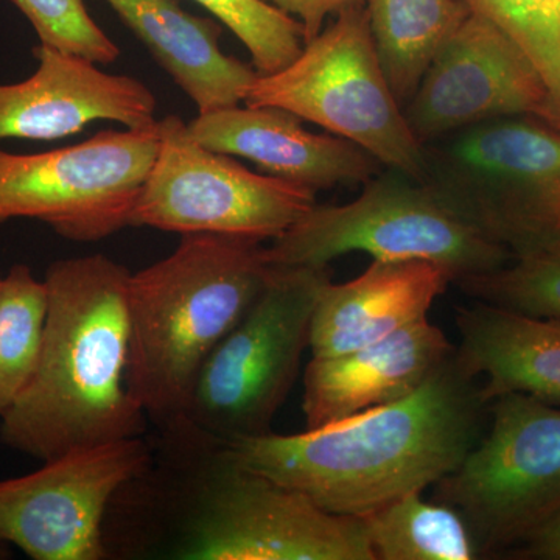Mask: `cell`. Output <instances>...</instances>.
Segmentation results:
<instances>
[{"label": "cell", "instance_id": "cell-26", "mask_svg": "<svg viewBox=\"0 0 560 560\" xmlns=\"http://www.w3.org/2000/svg\"><path fill=\"white\" fill-rule=\"evenodd\" d=\"M27 18L39 44L80 55L97 65L120 57L119 47L95 24L83 0H11Z\"/></svg>", "mask_w": 560, "mask_h": 560}, {"label": "cell", "instance_id": "cell-8", "mask_svg": "<svg viewBox=\"0 0 560 560\" xmlns=\"http://www.w3.org/2000/svg\"><path fill=\"white\" fill-rule=\"evenodd\" d=\"M433 492L480 556L517 548L560 510V407L518 393L489 401L488 431Z\"/></svg>", "mask_w": 560, "mask_h": 560}, {"label": "cell", "instance_id": "cell-29", "mask_svg": "<svg viewBox=\"0 0 560 560\" xmlns=\"http://www.w3.org/2000/svg\"><path fill=\"white\" fill-rule=\"evenodd\" d=\"M9 556V550H7V544L0 541V559H5Z\"/></svg>", "mask_w": 560, "mask_h": 560}, {"label": "cell", "instance_id": "cell-6", "mask_svg": "<svg viewBox=\"0 0 560 560\" xmlns=\"http://www.w3.org/2000/svg\"><path fill=\"white\" fill-rule=\"evenodd\" d=\"M420 183L514 253L560 232V130L504 117L431 140Z\"/></svg>", "mask_w": 560, "mask_h": 560}, {"label": "cell", "instance_id": "cell-11", "mask_svg": "<svg viewBox=\"0 0 560 560\" xmlns=\"http://www.w3.org/2000/svg\"><path fill=\"white\" fill-rule=\"evenodd\" d=\"M219 469L191 515L179 558L189 560H375L364 523L235 463Z\"/></svg>", "mask_w": 560, "mask_h": 560}, {"label": "cell", "instance_id": "cell-4", "mask_svg": "<svg viewBox=\"0 0 560 560\" xmlns=\"http://www.w3.org/2000/svg\"><path fill=\"white\" fill-rule=\"evenodd\" d=\"M329 267H271L249 311L210 352L183 427L223 448L271 433L311 350Z\"/></svg>", "mask_w": 560, "mask_h": 560}, {"label": "cell", "instance_id": "cell-2", "mask_svg": "<svg viewBox=\"0 0 560 560\" xmlns=\"http://www.w3.org/2000/svg\"><path fill=\"white\" fill-rule=\"evenodd\" d=\"M130 276L103 254L47 268L38 363L0 419L7 447L46 463L73 448L143 433L145 412L127 385Z\"/></svg>", "mask_w": 560, "mask_h": 560}, {"label": "cell", "instance_id": "cell-24", "mask_svg": "<svg viewBox=\"0 0 560 560\" xmlns=\"http://www.w3.org/2000/svg\"><path fill=\"white\" fill-rule=\"evenodd\" d=\"M500 27L540 73L560 128V0H460Z\"/></svg>", "mask_w": 560, "mask_h": 560}, {"label": "cell", "instance_id": "cell-10", "mask_svg": "<svg viewBox=\"0 0 560 560\" xmlns=\"http://www.w3.org/2000/svg\"><path fill=\"white\" fill-rule=\"evenodd\" d=\"M158 147L156 121L46 153L0 150V224L39 220L68 241H103L131 226Z\"/></svg>", "mask_w": 560, "mask_h": 560}, {"label": "cell", "instance_id": "cell-1", "mask_svg": "<svg viewBox=\"0 0 560 560\" xmlns=\"http://www.w3.org/2000/svg\"><path fill=\"white\" fill-rule=\"evenodd\" d=\"M488 416L480 383L453 355L404 399L298 434L271 431L221 451L331 514L361 518L407 493L433 488L455 470L480 441Z\"/></svg>", "mask_w": 560, "mask_h": 560}, {"label": "cell", "instance_id": "cell-3", "mask_svg": "<svg viewBox=\"0 0 560 560\" xmlns=\"http://www.w3.org/2000/svg\"><path fill=\"white\" fill-rule=\"evenodd\" d=\"M271 265L261 242L183 235L128 282L127 385L147 419L183 427L205 361L259 296Z\"/></svg>", "mask_w": 560, "mask_h": 560}, {"label": "cell", "instance_id": "cell-23", "mask_svg": "<svg viewBox=\"0 0 560 560\" xmlns=\"http://www.w3.org/2000/svg\"><path fill=\"white\" fill-rule=\"evenodd\" d=\"M46 313V283L14 265L0 287V419L35 372Z\"/></svg>", "mask_w": 560, "mask_h": 560}, {"label": "cell", "instance_id": "cell-21", "mask_svg": "<svg viewBox=\"0 0 560 560\" xmlns=\"http://www.w3.org/2000/svg\"><path fill=\"white\" fill-rule=\"evenodd\" d=\"M422 493H407L361 517L374 559H480L463 515Z\"/></svg>", "mask_w": 560, "mask_h": 560}, {"label": "cell", "instance_id": "cell-30", "mask_svg": "<svg viewBox=\"0 0 560 560\" xmlns=\"http://www.w3.org/2000/svg\"><path fill=\"white\" fill-rule=\"evenodd\" d=\"M2 276H0V287H2Z\"/></svg>", "mask_w": 560, "mask_h": 560}, {"label": "cell", "instance_id": "cell-15", "mask_svg": "<svg viewBox=\"0 0 560 560\" xmlns=\"http://www.w3.org/2000/svg\"><path fill=\"white\" fill-rule=\"evenodd\" d=\"M302 119L276 106H226L198 113L187 124L206 149L245 158L276 178L318 191L374 178L378 162L335 135L305 130Z\"/></svg>", "mask_w": 560, "mask_h": 560}, {"label": "cell", "instance_id": "cell-9", "mask_svg": "<svg viewBox=\"0 0 560 560\" xmlns=\"http://www.w3.org/2000/svg\"><path fill=\"white\" fill-rule=\"evenodd\" d=\"M160 147L131 226L180 235L276 241L316 205V191L248 171L201 145L179 116L158 120Z\"/></svg>", "mask_w": 560, "mask_h": 560}, {"label": "cell", "instance_id": "cell-22", "mask_svg": "<svg viewBox=\"0 0 560 560\" xmlns=\"http://www.w3.org/2000/svg\"><path fill=\"white\" fill-rule=\"evenodd\" d=\"M471 301L560 320V232L512 253L506 265L453 283Z\"/></svg>", "mask_w": 560, "mask_h": 560}, {"label": "cell", "instance_id": "cell-12", "mask_svg": "<svg viewBox=\"0 0 560 560\" xmlns=\"http://www.w3.org/2000/svg\"><path fill=\"white\" fill-rule=\"evenodd\" d=\"M140 438L73 448L39 470L0 480V541L35 560H101L110 500L149 466Z\"/></svg>", "mask_w": 560, "mask_h": 560}, {"label": "cell", "instance_id": "cell-16", "mask_svg": "<svg viewBox=\"0 0 560 560\" xmlns=\"http://www.w3.org/2000/svg\"><path fill=\"white\" fill-rule=\"evenodd\" d=\"M455 352L441 327L425 318L363 348L312 357L304 371L305 429L410 396Z\"/></svg>", "mask_w": 560, "mask_h": 560}, {"label": "cell", "instance_id": "cell-28", "mask_svg": "<svg viewBox=\"0 0 560 560\" xmlns=\"http://www.w3.org/2000/svg\"><path fill=\"white\" fill-rule=\"evenodd\" d=\"M511 555L521 559L560 560V510Z\"/></svg>", "mask_w": 560, "mask_h": 560}, {"label": "cell", "instance_id": "cell-14", "mask_svg": "<svg viewBox=\"0 0 560 560\" xmlns=\"http://www.w3.org/2000/svg\"><path fill=\"white\" fill-rule=\"evenodd\" d=\"M33 54L38 69L32 77L0 84V140L68 138L95 120L127 128L156 124V97L142 81L44 44Z\"/></svg>", "mask_w": 560, "mask_h": 560}, {"label": "cell", "instance_id": "cell-5", "mask_svg": "<svg viewBox=\"0 0 560 560\" xmlns=\"http://www.w3.org/2000/svg\"><path fill=\"white\" fill-rule=\"evenodd\" d=\"M350 253L378 260H427L453 283L506 265L512 253L436 190L396 172L364 183L348 205H315L265 246L271 267H329Z\"/></svg>", "mask_w": 560, "mask_h": 560}, {"label": "cell", "instance_id": "cell-17", "mask_svg": "<svg viewBox=\"0 0 560 560\" xmlns=\"http://www.w3.org/2000/svg\"><path fill=\"white\" fill-rule=\"evenodd\" d=\"M451 283V272L427 260L374 259L359 278L329 280L313 313L312 357L340 355L425 319Z\"/></svg>", "mask_w": 560, "mask_h": 560}, {"label": "cell", "instance_id": "cell-19", "mask_svg": "<svg viewBox=\"0 0 560 560\" xmlns=\"http://www.w3.org/2000/svg\"><path fill=\"white\" fill-rule=\"evenodd\" d=\"M106 2L189 95L198 113L245 102L259 73L220 49L221 27L215 21L187 13L178 0Z\"/></svg>", "mask_w": 560, "mask_h": 560}, {"label": "cell", "instance_id": "cell-18", "mask_svg": "<svg viewBox=\"0 0 560 560\" xmlns=\"http://www.w3.org/2000/svg\"><path fill=\"white\" fill-rule=\"evenodd\" d=\"M456 361L485 378L481 397L526 394L560 407V320L534 318L474 301L456 307Z\"/></svg>", "mask_w": 560, "mask_h": 560}, {"label": "cell", "instance_id": "cell-13", "mask_svg": "<svg viewBox=\"0 0 560 560\" xmlns=\"http://www.w3.org/2000/svg\"><path fill=\"white\" fill-rule=\"evenodd\" d=\"M404 114L422 145L504 117H533L559 128L547 86L525 51L475 13L438 51Z\"/></svg>", "mask_w": 560, "mask_h": 560}, {"label": "cell", "instance_id": "cell-27", "mask_svg": "<svg viewBox=\"0 0 560 560\" xmlns=\"http://www.w3.org/2000/svg\"><path fill=\"white\" fill-rule=\"evenodd\" d=\"M264 2L290 14L294 20L300 18L302 28H304V40L307 43L323 31V24L327 16L361 7L366 0H264Z\"/></svg>", "mask_w": 560, "mask_h": 560}, {"label": "cell", "instance_id": "cell-25", "mask_svg": "<svg viewBox=\"0 0 560 560\" xmlns=\"http://www.w3.org/2000/svg\"><path fill=\"white\" fill-rule=\"evenodd\" d=\"M248 49L259 75L287 68L304 49L301 22L264 0H195Z\"/></svg>", "mask_w": 560, "mask_h": 560}, {"label": "cell", "instance_id": "cell-20", "mask_svg": "<svg viewBox=\"0 0 560 560\" xmlns=\"http://www.w3.org/2000/svg\"><path fill=\"white\" fill-rule=\"evenodd\" d=\"M383 72L401 108L411 101L438 51L467 20L460 0H366Z\"/></svg>", "mask_w": 560, "mask_h": 560}, {"label": "cell", "instance_id": "cell-7", "mask_svg": "<svg viewBox=\"0 0 560 560\" xmlns=\"http://www.w3.org/2000/svg\"><path fill=\"white\" fill-rule=\"evenodd\" d=\"M245 103L290 110L350 140L394 172L422 178V143L390 90L361 7L338 14L287 68L257 75Z\"/></svg>", "mask_w": 560, "mask_h": 560}]
</instances>
